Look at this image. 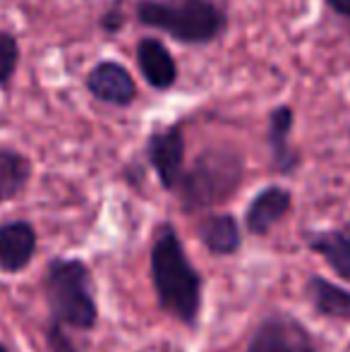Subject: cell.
Masks as SVG:
<instances>
[{
  "label": "cell",
  "mask_w": 350,
  "mask_h": 352,
  "mask_svg": "<svg viewBox=\"0 0 350 352\" xmlns=\"http://www.w3.org/2000/svg\"><path fill=\"white\" fill-rule=\"evenodd\" d=\"M151 283L156 302L168 316L187 329H197L201 314V274L187 259L185 245L168 221H164L151 237Z\"/></svg>",
  "instance_id": "cell-1"
},
{
  "label": "cell",
  "mask_w": 350,
  "mask_h": 352,
  "mask_svg": "<svg viewBox=\"0 0 350 352\" xmlns=\"http://www.w3.org/2000/svg\"><path fill=\"white\" fill-rule=\"evenodd\" d=\"M51 321L77 331H91L98 324L91 271L77 256H53L41 280Z\"/></svg>",
  "instance_id": "cell-2"
},
{
  "label": "cell",
  "mask_w": 350,
  "mask_h": 352,
  "mask_svg": "<svg viewBox=\"0 0 350 352\" xmlns=\"http://www.w3.org/2000/svg\"><path fill=\"white\" fill-rule=\"evenodd\" d=\"M137 19L190 46L211 43L226 27L223 10L211 0H140Z\"/></svg>",
  "instance_id": "cell-3"
},
{
  "label": "cell",
  "mask_w": 350,
  "mask_h": 352,
  "mask_svg": "<svg viewBox=\"0 0 350 352\" xmlns=\"http://www.w3.org/2000/svg\"><path fill=\"white\" fill-rule=\"evenodd\" d=\"M243 180V158L228 148H211L195 161V166L182 173L180 199L187 211L209 209L223 204L230 195H235Z\"/></svg>",
  "instance_id": "cell-4"
},
{
  "label": "cell",
  "mask_w": 350,
  "mask_h": 352,
  "mask_svg": "<svg viewBox=\"0 0 350 352\" xmlns=\"http://www.w3.org/2000/svg\"><path fill=\"white\" fill-rule=\"evenodd\" d=\"M245 352H319L314 336L300 319L276 311L254 329Z\"/></svg>",
  "instance_id": "cell-5"
},
{
  "label": "cell",
  "mask_w": 350,
  "mask_h": 352,
  "mask_svg": "<svg viewBox=\"0 0 350 352\" xmlns=\"http://www.w3.org/2000/svg\"><path fill=\"white\" fill-rule=\"evenodd\" d=\"M146 158L159 175L164 190L175 192L185 173V137L180 127L154 132L146 142Z\"/></svg>",
  "instance_id": "cell-6"
},
{
  "label": "cell",
  "mask_w": 350,
  "mask_h": 352,
  "mask_svg": "<svg viewBox=\"0 0 350 352\" xmlns=\"http://www.w3.org/2000/svg\"><path fill=\"white\" fill-rule=\"evenodd\" d=\"M36 228L29 221L0 223V271L3 274H19L32 264L36 254Z\"/></svg>",
  "instance_id": "cell-7"
},
{
  "label": "cell",
  "mask_w": 350,
  "mask_h": 352,
  "mask_svg": "<svg viewBox=\"0 0 350 352\" xmlns=\"http://www.w3.org/2000/svg\"><path fill=\"white\" fill-rule=\"evenodd\" d=\"M87 87L98 101L111 106H130L137 98V84L120 63L103 60L89 72Z\"/></svg>",
  "instance_id": "cell-8"
},
{
  "label": "cell",
  "mask_w": 350,
  "mask_h": 352,
  "mask_svg": "<svg viewBox=\"0 0 350 352\" xmlns=\"http://www.w3.org/2000/svg\"><path fill=\"white\" fill-rule=\"evenodd\" d=\"M293 206V195L285 187L271 185L266 190L259 192L252 201H250L248 211H245V228L252 235H266L281 218H285V213Z\"/></svg>",
  "instance_id": "cell-9"
},
{
  "label": "cell",
  "mask_w": 350,
  "mask_h": 352,
  "mask_svg": "<svg viewBox=\"0 0 350 352\" xmlns=\"http://www.w3.org/2000/svg\"><path fill=\"white\" fill-rule=\"evenodd\" d=\"M305 242L314 254L327 259V264L331 266L338 278L350 283V226L307 232Z\"/></svg>",
  "instance_id": "cell-10"
},
{
  "label": "cell",
  "mask_w": 350,
  "mask_h": 352,
  "mask_svg": "<svg viewBox=\"0 0 350 352\" xmlns=\"http://www.w3.org/2000/svg\"><path fill=\"white\" fill-rule=\"evenodd\" d=\"M197 235H199L201 245L214 256H233L235 252H240V245H243L240 223H238V218L230 216V213L206 216L204 221L197 226Z\"/></svg>",
  "instance_id": "cell-11"
},
{
  "label": "cell",
  "mask_w": 350,
  "mask_h": 352,
  "mask_svg": "<svg viewBox=\"0 0 350 352\" xmlns=\"http://www.w3.org/2000/svg\"><path fill=\"white\" fill-rule=\"evenodd\" d=\"M137 65L154 89H168L177 79V65L171 51L156 38H142L137 46Z\"/></svg>",
  "instance_id": "cell-12"
},
{
  "label": "cell",
  "mask_w": 350,
  "mask_h": 352,
  "mask_svg": "<svg viewBox=\"0 0 350 352\" xmlns=\"http://www.w3.org/2000/svg\"><path fill=\"white\" fill-rule=\"evenodd\" d=\"M293 108L278 106L269 116V146H271V161L274 168L283 175L293 173L298 168V156L290 148V130H293Z\"/></svg>",
  "instance_id": "cell-13"
},
{
  "label": "cell",
  "mask_w": 350,
  "mask_h": 352,
  "mask_svg": "<svg viewBox=\"0 0 350 352\" xmlns=\"http://www.w3.org/2000/svg\"><path fill=\"white\" fill-rule=\"evenodd\" d=\"M309 305L314 311L329 319H350V290L324 276H309L305 283Z\"/></svg>",
  "instance_id": "cell-14"
},
{
  "label": "cell",
  "mask_w": 350,
  "mask_h": 352,
  "mask_svg": "<svg viewBox=\"0 0 350 352\" xmlns=\"http://www.w3.org/2000/svg\"><path fill=\"white\" fill-rule=\"evenodd\" d=\"M32 177V163L24 153L0 148V204L17 199Z\"/></svg>",
  "instance_id": "cell-15"
},
{
  "label": "cell",
  "mask_w": 350,
  "mask_h": 352,
  "mask_svg": "<svg viewBox=\"0 0 350 352\" xmlns=\"http://www.w3.org/2000/svg\"><path fill=\"white\" fill-rule=\"evenodd\" d=\"M19 63V46L12 34L0 32V87L12 77Z\"/></svg>",
  "instance_id": "cell-16"
},
{
  "label": "cell",
  "mask_w": 350,
  "mask_h": 352,
  "mask_svg": "<svg viewBox=\"0 0 350 352\" xmlns=\"http://www.w3.org/2000/svg\"><path fill=\"white\" fill-rule=\"evenodd\" d=\"M46 343H48V348H51V352H82L72 343L70 336L65 333V326L58 324V321H51V324L46 326Z\"/></svg>",
  "instance_id": "cell-17"
},
{
  "label": "cell",
  "mask_w": 350,
  "mask_h": 352,
  "mask_svg": "<svg viewBox=\"0 0 350 352\" xmlns=\"http://www.w3.org/2000/svg\"><path fill=\"white\" fill-rule=\"evenodd\" d=\"M327 3L333 12L343 14V17H350V0H327Z\"/></svg>",
  "instance_id": "cell-18"
},
{
  "label": "cell",
  "mask_w": 350,
  "mask_h": 352,
  "mask_svg": "<svg viewBox=\"0 0 350 352\" xmlns=\"http://www.w3.org/2000/svg\"><path fill=\"white\" fill-rule=\"evenodd\" d=\"M0 352H10V350H8V348H5V345H3V343H0Z\"/></svg>",
  "instance_id": "cell-19"
}]
</instances>
